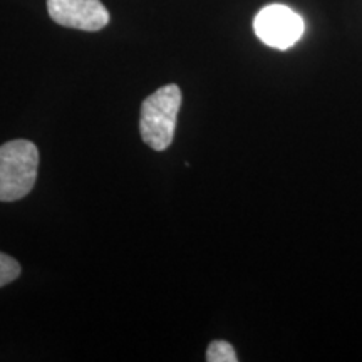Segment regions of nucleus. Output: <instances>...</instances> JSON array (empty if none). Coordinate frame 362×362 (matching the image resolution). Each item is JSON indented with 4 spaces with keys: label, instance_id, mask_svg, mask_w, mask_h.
I'll use <instances>...</instances> for the list:
<instances>
[{
    "label": "nucleus",
    "instance_id": "5",
    "mask_svg": "<svg viewBox=\"0 0 362 362\" xmlns=\"http://www.w3.org/2000/svg\"><path fill=\"white\" fill-rule=\"evenodd\" d=\"M206 361L208 362H237V352L228 342L215 341L208 346L206 349Z\"/></svg>",
    "mask_w": 362,
    "mask_h": 362
},
{
    "label": "nucleus",
    "instance_id": "2",
    "mask_svg": "<svg viewBox=\"0 0 362 362\" xmlns=\"http://www.w3.org/2000/svg\"><path fill=\"white\" fill-rule=\"evenodd\" d=\"M180 107L181 90L176 84L163 86L144 99L139 115V133L149 148L165 151L171 146Z\"/></svg>",
    "mask_w": 362,
    "mask_h": 362
},
{
    "label": "nucleus",
    "instance_id": "6",
    "mask_svg": "<svg viewBox=\"0 0 362 362\" xmlns=\"http://www.w3.org/2000/svg\"><path fill=\"white\" fill-rule=\"evenodd\" d=\"M21 275V264L13 257L0 252V287L11 284Z\"/></svg>",
    "mask_w": 362,
    "mask_h": 362
},
{
    "label": "nucleus",
    "instance_id": "1",
    "mask_svg": "<svg viewBox=\"0 0 362 362\" xmlns=\"http://www.w3.org/2000/svg\"><path fill=\"white\" fill-rule=\"evenodd\" d=\"M39 168V149L29 139L0 146V202H17L33 192Z\"/></svg>",
    "mask_w": 362,
    "mask_h": 362
},
{
    "label": "nucleus",
    "instance_id": "3",
    "mask_svg": "<svg viewBox=\"0 0 362 362\" xmlns=\"http://www.w3.org/2000/svg\"><path fill=\"white\" fill-rule=\"evenodd\" d=\"M305 25L302 17L292 8L280 6V4L264 7L253 21V30L257 37L264 44L280 49V51L292 47L302 37Z\"/></svg>",
    "mask_w": 362,
    "mask_h": 362
},
{
    "label": "nucleus",
    "instance_id": "4",
    "mask_svg": "<svg viewBox=\"0 0 362 362\" xmlns=\"http://www.w3.org/2000/svg\"><path fill=\"white\" fill-rule=\"evenodd\" d=\"M47 12L56 24L98 33L110 24V12L101 0H47Z\"/></svg>",
    "mask_w": 362,
    "mask_h": 362
}]
</instances>
